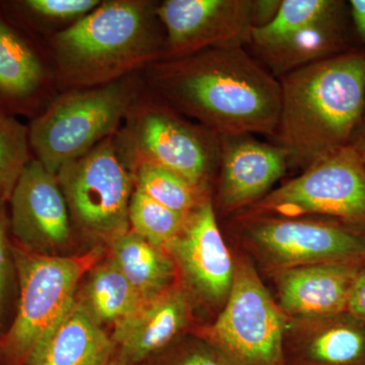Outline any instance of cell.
I'll return each instance as SVG.
<instances>
[{
    "mask_svg": "<svg viewBox=\"0 0 365 365\" xmlns=\"http://www.w3.org/2000/svg\"><path fill=\"white\" fill-rule=\"evenodd\" d=\"M110 248V258L144 302L179 283V274L169 253L132 230L113 240Z\"/></svg>",
    "mask_w": 365,
    "mask_h": 365,
    "instance_id": "ffe728a7",
    "label": "cell"
},
{
    "mask_svg": "<svg viewBox=\"0 0 365 365\" xmlns=\"http://www.w3.org/2000/svg\"><path fill=\"white\" fill-rule=\"evenodd\" d=\"M253 11L254 0H165L157 6L165 29L163 59L212 48L244 47L254 29Z\"/></svg>",
    "mask_w": 365,
    "mask_h": 365,
    "instance_id": "7c38bea8",
    "label": "cell"
},
{
    "mask_svg": "<svg viewBox=\"0 0 365 365\" xmlns=\"http://www.w3.org/2000/svg\"><path fill=\"white\" fill-rule=\"evenodd\" d=\"M292 162L278 144L247 135L220 137L217 200L223 212L244 211L272 191Z\"/></svg>",
    "mask_w": 365,
    "mask_h": 365,
    "instance_id": "5bb4252c",
    "label": "cell"
},
{
    "mask_svg": "<svg viewBox=\"0 0 365 365\" xmlns=\"http://www.w3.org/2000/svg\"><path fill=\"white\" fill-rule=\"evenodd\" d=\"M364 260L330 262L271 273L278 307L287 319L326 318L347 312Z\"/></svg>",
    "mask_w": 365,
    "mask_h": 365,
    "instance_id": "9a60e30c",
    "label": "cell"
},
{
    "mask_svg": "<svg viewBox=\"0 0 365 365\" xmlns=\"http://www.w3.org/2000/svg\"><path fill=\"white\" fill-rule=\"evenodd\" d=\"M130 76L60 96L29 128L37 160L53 174L114 135L137 103Z\"/></svg>",
    "mask_w": 365,
    "mask_h": 365,
    "instance_id": "277c9868",
    "label": "cell"
},
{
    "mask_svg": "<svg viewBox=\"0 0 365 365\" xmlns=\"http://www.w3.org/2000/svg\"><path fill=\"white\" fill-rule=\"evenodd\" d=\"M282 0H254V28L268 25L275 18Z\"/></svg>",
    "mask_w": 365,
    "mask_h": 365,
    "instance_id": "4dcf8cb0",
    "label": "cell"
},
{
    "mask_svg": "<svg viewBox=\"0 0 365 365\" xmlns=\"http://www.w3.org/2000/svg\"><path fill=\"white\" fill-rule=\"evenodd\" d=\"M126 119L118 143L130 168L157 165L209 190L211 176L220 168V136L155 103H136Z\"/></svg>",
    "mask_w": 365,
    "mask_h": 365,
    "instance_id": "ba28073f",
    "label": "cell"
},
{
    "mask_svg": "<svg viewBox=\"0 0 365 365\" xmlns=\"http://www.w3.org/2000/svg\"><path fill=\"white\" fill-rule=\"evenodd\" d=\"M347 313L365 325V264L360 269L350 292Z\"/></svg>",
    "mask_w": 365,
    "mask_h": 365,
    "instance_id": "f546056e",
    "label": "cell"
},
{
    "mask_svg": "<svg viewBox=\"0 0 365 365\" xmlns=\"http://www.w3.org/2000/svg\"><path fill=\"white\" fill-rule=\"evenodd\" d=\"M157 4L110 0L53 37L62 78L76 88L107 85L165 58Z\"/></svg>",
    "mask_w": 365,
    "mask_h": 365,
    "instance_id": "3957f363",
    "label": "cell"
},
{
    "mask_svg": "<svg viewBox=\"0 0 365 365\" xmlns=\"http://www.w3.org/2000/svg\"><path fill=\"white\" fill-rule=\"evenodd\" d=\"M284 359L287 365H365V325L347 312L287 319Z\"/></svg>",
    "mask_w": 365,
    "mask_h": 365,
    "instance_id": "e0dca14e",
    "label": "cell"
},
{
    "mask_svg": "<svg viewBox=\"0 0 365 365\" xmlns=\"http://www.w3.org/2000/svg\"><path fill=\"white\" fill-rule=\"evenodd\" d=\"M287 318L248 257L235 258V277L227 302L212 324L196 335L228 365H287Z\"/></svg>",
    "mask_w": 365,
    "mask_h": 365,
    "instance_id": "8992f818",
    "label": "cell"
},
{
    "mask_svg": "<svg viewBox=\"0 0 365 365\" xmlns=\"http://www.w3.org/2000/svg\"><path fill=\"white\" fill-rule=\"evenodd\" d=\"M165 250L192 302L220 313L234 283L235 259L218 227L210 196L190 213L181 232Z\"/></svg>",
    "mask_w": 365,
    "mask_h": 365,
    "instance_id": "8fae6325",
    "label": "cell"
},
{
    "mask_svg": "<svg viewBox=\"0 0 365 365\" xmlns=\"http://www.w3.org/2000/svg\"><path fill=\"white\" fill-rule=\"evenodd\" d=\"M11 227L19 248L60 256L72 241V222L56 174L30 160L11 199Z\"/></svg>",
    "mask_w": 365,
    "mask_h": 365,
    "instance_id": "4fadbf2b",
    "label": "cell"
},
{
    "mask_svg": "<svg viewBox=\"0 0 365 365\" xmlns=\"http://www.w3.org/2000/svg\"><path fill=\"white\" fill-rule=\"evenodd\" d=\"M193 302L180 284L146 300L128 318L115 324L111 335L125 365H139L185 335L193 317Z\"/></svg>",
    "mask_w": 365,
    "mask_h": 365,
    "instance_id": "2e32d148",
    "label": "cell"
},
{
    "mask_svg": "<svg viewBox=\"0 0 365 365\" xmlns=\"http://www.w3.org/2000/svg\"><path fill=\"white\" fill-rule=\"evenodd\" d=\"M285 218L325 217L365 230V163L344 146L312 163L245 211Z\"/></svg>",
    "mask_w": 365,
    "mask_h": 365,
    "instance_id": "9c48e42d",
    "label": "cell"
},
{
    "mask_svg": "<svg viewBox=\"0 0 365 365\" xmlns=\"http://www.w3.org/2000/svg\"><path fill=\"white\" fill-rule=\"evenodd\" d=\"M232 228L245 248L269 274L314 264L365 259V230L335 220L240 212Z\"/></svg>",
    "mask_w": 365,
    "mask_h": 365,
    "instance_id": "52a82bcc",
    "label": "cell"
},
{
    "mask_svg": "<svg viewBox=\"0 0 365 365\" xmlns=\"http://www.w3.org/2000/svg\"><path fill=\"white\" fill-rule=\"evenodd\" d=\"M187 217L134 189L129 205L130 230L150 244L165 249L181 232Z\"/></svg>",
    "mask_w": 365,
    "mask_h": 365,
    "instance_id": "cb8c5ba5",
    "label": "cell"
},
{
    "mask_svg": "<svg viewBox=\"0 0 365 365\" xmlns=\"http://www.w3.org/2000/svg\"><path fill=\"white\" fill-rule=\"evenodd\" d=\"M115 352L111 336L76 299L58 325L36 346L25 365H108Z\"/></svg>",
    "mask_w": 365,
    "mask_h": 365,
    "instance_id": "ac0fdd59",
    "label": "cell"
},
{
    "mask_svg": "<svg viewBox=\"0 0 365 365\" xmlns=\"http://www.w3.org/2000/svg\"><path fill=\"white\" fill-rule=\"evenodd\" d=\"M102 1L98 0H26L23 6L31 14L53 21L76 23L85 18Z\"/></svg>",
    "mask_w": 365,
    "mask_h": 365,
    "instance_id": "83f0119b",
    "label": "cell"
},
{
    "mask_svg": "<svg viewBox=\"0 0 365 365\" xmlns=\"http://www.w3.org/2000/svg\"><path fill=\"white\" fill-rule=\"evenodd\" d=\"M44 81L39 57L18 34L0 21V93L25 98Z\"/></svg>",
    "mask_w": 365,
    "mask_h": 365,
    "instance_id": "7402d4cb",
    "label": "cell"
},
{
    "mask_svg": "<svg viewBox=\"0 0 365 365\" xmlns=\"http://www.w3.org/2000/svg\"><path fill=\"white\" fill-rule=\"evenodd\" d=\"M20 283L18 311L0 337L2 365H25L36 346L68 313L79 282L101 261L100 250L81 256H47L13 249Z\"/></svg>",
    "mask_w": 365,
    "mask_h": 365,
    "instance_id": "5b68a950",
    "label": "cell"
},
{
    "mask_svg": "<svg viewBox=\"0 0 365 365\" xmlns=\"http://www.w3.org/2000/svg\"><path fill=\"white\" fill-rule=\"evenodd\" d=\"M29 129L0 112V207L9 201L29 163Z\"/></svg>",
    "mask_w": 365,
    "mask_h": 365,
    "instance_id": "484cf974",
    "label": "cell"
},
{
    "mask_svg": "<svg viewBox=\"0 0 365 365\" xmlns=\"http://www.w3.org/2000/svg\"><path fill=\"white\" fill-rule=\"evenodd\" d=\"M7 271H9V242H7V218L4 207H0V317L6 294Z\"/></svg>",
    "mask_w": 365,
    "mask_h": 365,
    "instance_id": "f1b7e54d",
    "label": "cell"
},
{
    "mask_svg": "<svg viewBox=\"0 0 365 365\" xmlns=\"http://www.w3.org/2000/svg\"><path fill=\"white\" fill-rule=\"evenodd\" d=\"M0 365H2L1 350H0Z\"/></svg>",
    "mask_w": 365,
    "mask_h": 365,
    "instance_id": "e575fe53",
    "label": "cell"
},
{
    "mask_svg": "<svg viewBox=\"0 0 365 365\" xmlns=\"http://www.w3.org/2000/svg\"><path fill=\"white\" fill-rule=\"evenodd\" d=\"M131 170L135 189L181 215H189L210 196L209 190L199 188L179 175L157 165L140 163Z\"/></svg>",
    "mask_w": 365,
    "mask_h": 365,
    "instance_id": "603a6c76",
    "label": "cell"
},
{
    "mask_svg": "<svg viewBox=\"0 0 365 365\" xmlns=\"http://www.w3.org/2000/svg\"><path fill=\"white\" fill-rule=\"evenodd\" d=\"M341 4L340 0H282L271 23L253 29L249 44L256 52L270 47L294 29L330 14Z\"/></svg>",
    "mask_w": 365,
    "mask_h": 365,
    "instance_id": "d4e9b609",
    "label": "cell"
},
{
    "mask_svg": "<svg viewBox=\"0 0 365 365\" xmlns=\"http://www.w3.org/2000/svg\"><path fill=\"white\" fill-rule=\"evenodd\" d=\"M139 365H228L212 346L195 335H185Z\"/></svg>",
    "mask_w": 365,
    "mask_h": 365,
    "instance_id": "4316f807",
    "label": "cell"
},
{
    "mask_svg": "<svg viewBox=\"0 0 365 365\" xmlns=\"http://www.w3.org/2000/svg\"><path fill=\"white\" fill-rule=\"evenodd\" d=\"M281 88L278 145L311 165L350 145L365 109V51H346L288 72Z\"/></svg>",
    "mask_w": 365,
    "mask_h": 365,
    "instance_id": "7a4b0ae2",
    "label": "cell"
},
{
    "mask_svg": "<svg viewBox=\"0 0 365 365\" xmlns=\"http://www.w3.org/2000/svg\"><path fill=\"white\" fill-rule=\"evenodd\" d=\"M71 222L90 237L111 242L130 230L133 172L114 135L56 174Z\"/></svg>",
    "mask_w": 365,
    "mask_h": 365,
    "instance_id": "30bf717a",
    "label": "cell"
},
{
    "mask_svg": "<svg viewBox=\"0 0 365 365\" xmlns=\"http://www.w3.org/2000/svg\"><path fill=\"white\" fill-rule=\"evenodd\" d=\"M108 365H125V364L119 359V357L117 356L116 353H115L114 356H113V359L110 360Z\"/></svg>",
    "mask_w": 365,
    "mask_h": 365,
    "instance_id": "836d02e7",
    "label": "cell"
},
{
    "mask_svg": "<svg viewBox=\"0 0 365 365\" xmlns=\"http://www.w3.org/2000/svg\"><path fill=\"white\" fill-rule=\"evenodd\" d=\"M348 7L356 32L365 43V0H350Z\"/></svg>",
    "mask_w": 365,
    "mask_h": 365,
    "instance_id": "1f68e13d",
    "label": "cell"
},
{
    "mask_svg": "<svg viewBox=\"0 0 365 365\" xmlns=\"http://www.w3.org/2000/svg\"><path fill=\"white\" fill-rule=\"evenodd\" d=\"M148 66L151 86L170 107L216 135L275 136L279 81L244 47L212 48Z\"/></svg>",
    "mask_w": 365,
    "mask_h": 365,
    "instance_id": "6da1fadb",
    "label": "cell"
},
{
    "mask_svg": "<svg viewBox=\"0 0 365 365\" xmlns=\"http://www.w3.org/2000/svg\"><path fill=\"white\" fill-rule=\"evenodd\" d=\"M353 150L356 151L357 155L361 158L362 162L365 163V109L362 115L361 121L357 127V130L353 136L351 143Z\"/></svg>",
    "mask_w": 365,
    "mask_h": 365,
    "instance_id": "d6a6232c",
    "label": "cell"
},
{
    "mask_svg": "<svg viewBox=\"0 0 365 365\" xmlns=\"http://www.w3.org/2000/svg\"><path fill=\"white\" fill-rule=\"evenodd\" d=\"M88 275L81 295H76V299L101 325L114 326L143 304L111 258L98 262Z\"/></svg>",
    "mask_w": 365,
    "mask_h": 365,
    "instance_id": "44dd1931",
    "label": "cell"
},
{
    "mask_svg": "<svg viewBox=\"0 0 365 365\" xmlns=\"http://www.w3.org/2000/svg\"><path fill=\"white\" fill-rule=\"evenodd\" d=\"M344 1L330 14L294 29L277 43L258 51L269 72L280 78L288 72L335 56L346 50Z\"/></svg>",
    "mask_w": 365,
    "mask_h": 365,
    "instance_id": "d6986e66",
    "label": "cell"
}]
</instances>
